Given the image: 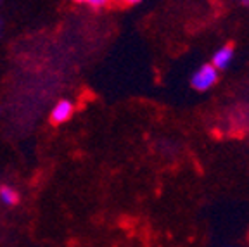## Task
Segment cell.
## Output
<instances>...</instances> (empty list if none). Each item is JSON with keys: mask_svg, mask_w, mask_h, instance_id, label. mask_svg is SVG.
Here are the masks:
<instances>
[{"mask_svg": "<svg viewBox=\"0 0 249 247\" xmlns=\"http://www.w3.org/2000/svg\"><path fill=\"white\" fill-rule=\"evenodd\" d=\"M218 74H220V71H218L211 62L210 64L199 66L197 70H196V73L191 76L192 88L197 90V92H208V90L216 85Z\"/></svg>", "mask_w": 249, "mask_h": 247, "instance_id": "cell-1", "label": "cell"}, {"mask_svg": "<svg viewBox=\"0 0 249 247\" xmlns=\"http://www.w3.org/2000/svg\"><path fill=\"white\" fill-rule=\"evenodd\" d=\"M73 111H74V106L71 101L68 99H61L59 102H55L54 107L51 111V121L54 124H62L66 123L71 116H73Z\"/></svg>", "mask_w": 249, "mask_h": 247, "instance_id": "cell-2", "label": "cell"}, {"mask_svg": "<svg viewBox=\"0 0 249 247\" xmlns=\"http://www.w3.org/2000/svg\"><path fill=\"white\" fill-rule=\"evenodd\" d=\"M232 61H233V47L232 45H223L213 54L211 64H213L218 71H225L230 68Z\"/></svg>", "mask_w": 249, "mask_h": 247, "instance_id": "cell-3", "label": "cell"}, {"mask_svg": "<svg viewBox=\"0 0 249 247\" xmlns=\"http://www.w3.org/2000/svg\"><path fill=\"white\" fill-rule=\"evenodd\" d=\"M0 202L7 208H12L19 202V192L9 183H2L0 185Z\"/></svg>", "mask_w": 249, "mask_h": 247, "instance_id": "cell-4", "label": "cell"}, {"mask_svg": "<svg viewBox=\"0 0 249 247\" xmlns=\"http://www.w3.org/2000/svg\"><path fill=\"white\" fill-rule=\"evenodd\" d=\"M76 4H83V5H89L92 9H101L107 4V0H73Z\"/></svg>", "mask_w": 249, "mask_h": 247, "instance_id": "cell-5", "label": "cell"}, {"mask_svg": "<svg viewBox=\"0 0 249 247\" xmlns=\"http://www.w3.org/2000/svg\"><path fill=\"white\" fill-rule=\"evenodd\" d=\"M128 4H139V2H142V0H126Z\"/></svg>", "mask_w": 249, "mask_h": 247, "instance_id": "cell-6", "label": "cell"}, {"mask_svg": "<svg viewBox=\"0 0 249 247\" xmlns=\"http://www.w3.org/2000/svg\"><path fill=\"white\" fill-rule=\"evenodd\" d=\"M242 4H244L246 7H249V0H242Z\"/></svg>", "mask_w": 249, "mask_h": 247, "instance_id": "cell-7", "label": "cell"}, {"mask_svg": "<svg viewBox=\"0 0 249 247\" xmlns=\"http://www.w3.org/2000/svg\"><path fill=\"white\" fill-rule=\"evenodd\" d=\"M2 114H4V109H2V106H0V118H2Z\"/></svg>", "mask_w": 249, "mask_h": 247, "instance_id": "cell-8", "label": "cell"}, {"mask_svg": "<svg viewBox=\"0 0 249 247\" xmlns=\"http://www.w3.org/2000/svg\"><path fill=\"white\" fill-rule=\"evenodd\" d=\"M107 2H109V0H107ZM124 2H126V0H124Z\"/></svg>", "mask_w": 249, "mask_h": 247, "instance_id": "cell-9", "label": "cell"}]
</instances>
